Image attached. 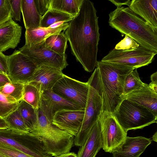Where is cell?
<instances>
[{
    "mask_svg": "<svg viewBox=\"0 0 157 157\" xmlns=\"http://www.w3.org/2000/svg\"><path fill=\"white\" fill-rule=\"evenodd\" d=\"M156 54L140 46L127 50L113 49L101 61L122 65L135 69L151 63Z\"/></svg>",
    "mask_w": 157,
    "mask_h": 157,
    "instance_id": "ba28073f",
    "label": "cell"
},
{
    "mask_svg": "<svg viewBox=\"0 0 157 157\" xmlns=\"http://www.w3.org/2000/svg\"><path fill=\"white\" fill-rule=\"evenodd\" d=\"M148 85L149 86L152 90L155 92L157 93V84L153 83L151 82Z\"/></svg>",
    "mask_w": 157,
    "mask_h": 157,
    "instance_id": "7bdbcfd3",
    "label": "cell"
},
{
    "mask_svg": "<svg viewBox=\"0 0 157 157\" xmlns=\"http://www.w3.org/2000/svg\"><path fill=\"white\" fill-rule=\"evenodd\" d=\"M62 71L46 65L38 66L31 81L28 83L38 88L41 92L51 89L56 82L64 75Z\"/></svg>",
    "mask_w": 157,
    "mask_h": 157,
    "instance_id": "9a60e30c",
    "label": "cell"
},
{
    "mask_svg": "<svg viewBox=\"0 0 157 157\" xmlns=\"http://www.w3.org/2000/svg\"><path fill=\"white\" fill-rule=\"evenodd\" d=\"M41 92L35 86L29 83L24 85L22 100L37 110L41 105Z\"/></svg>",
    "mask_w": 157,
    "mask_h": 157,
    "instance_id": "4316f807",
    "label": "cell"
},
{
    "mask_svg": "<svg viewBox=\"0 0 157 157\" xmlns=\"http://www.w3.org/2000/svg\"><path fill=\"white\" fill-rule=\"evenodd\" d=\"M157 132H156L154 133V135L152 136V140L155 141V142H157Z\"/></svg>",
    "mask_w": 157,
    "mask_h": 157,
    "instance_id": "ee69618b",
    "label": "cell"
},
{
    "mask_svg": "<svg viewBox=\"0 0 157 157\" xmlns=\"http://www.w3.org/2000/svg\"><path fill=\"white\" fill-rule=\"evenodd\" d=\"M36 7L40 14L42 16L49 10L51 0H34Z\"/></svg>",
    "mask_w": 157,
    "mask_h": 157,
    "instance_id": "d590c367",
    "label": "cell"
},
{
    "mask_svg": "<svg viewBox=\"0 0 157 157\" xmlns=\"http://www.w3.org/2000/svg\"><path fill=\"white\" fill-rule=\"evenodd\" d=\"M139 46L132 38L125 35L124 38L116 45L114 49L117 50H127L135 48Z\"/></svg>",
    "mask_w": 157,
    "mask_h": 157,
    "instance_id": "836d02e7",
    "label": "cell"
},
{
    "mask_svg": "<svg viewBox=\"0 0 157 157\" xmlns=\"http://www.w3.org/2000/svg\"><path fill=\"white\" fill-rule=\"evenodd\" d=\"M10 82L7 75L0 73V89L6 84Z\"/></svg>",
    "mask_w": 157,
    "mask_h": 157,
    "instance_id": "74e56055",
    "label": "cell"
},
{
    "mask_svg": "<svg viewBox=\"0 0 157 157\" xmlns=\"http://www.w3.org/2000/svg\"><path fill=\"white\" fill-rule=\"evenodd\" d=\"M0 145L13 147L32 157L52 156L47 152L41 140L30 132L0 129Z\"/></svg>",
    "mask_w": 157,
    "mask_h": 157,
    "instance_id": "8992f818",
    "label": "cell"
},
{
    "mask_svg": "<svg viewBox=\"0 0 157 157\" xmlns=\"http://www.w3.org/2000/svg\"><path fill=\"white\" fill-rule=\"evenodd\" d=\"M71 15L55 10L49 9L42 16L40 27L46 28L59 22H67L74 18Z\"/></svg>",
    "mask_w": 157,
    "mask_h": 157,
    "instance_id": "484cf974",
    "label": "cell"
},
{
    "mask_svg": "<svg viewBox=\"0 0 157 157\" xmlns=\"http://www.w3.org/2000/svg\"><path fill=\"white\" fill-rule=\"evenodd\" d=\"M0 155L4 157H32L17 149L0 145Z\"/></svg>",
    "mask_w": 157,
    "mask_h": 157,
    "instance_id": "d6a6232c",
    "label": "cell"
},
{
    "mask_svg": "<svg viewBox=\"0 0 157 157\" xmlns=\"http://www.w3.org/2000/svg\"><path fill=\"white\" fill-rule=\"evenodd\" d=\"M57 157H77V156L73 152H69L62 154Z\"/></svg>",
    "mask_w": 157,
    "mask_h": 157,
    "instance_id": "60d3db41",
    "label": "cell"
},
{
    "mask_svg": "<svg viewBox=\"0 0 157 157\" xmlns=\"http://www.w3.org/2000/svg\"><path fill=\"white\" fill-rule=\"evenodd\" d=\"M8 76L11 82L24 84L31 80L37 66L19 50L7 56Z\"/></svg>",
    "mask_w": 157,
    "mask_h": 157,
    "instance_id": "7c38bea8",
    "label": "cell"
},
{
    "mask_svg": "<svg viewBox=\"0 0 157 157\" xmlns=\"http://www.w3.org/2000/svg\"><path fill=\"white\" fill-rule=\"evenodd\" d=\"M128 7L157 30V0H132Z\"/></svg>",
    "mask_w": 157,
    "mask_h": 157,
    "instance_id": "ffe728a7",
    "label": "cell"
},
{
    "mask_svg": "<svg viewBox=\"0 0 157 157\" xmlns=\"http://www.w3.org/2000/svg\"><path fill=\"white\" fill-rule=\"evenodd\" d=\"M0 73L8 75L7 56L0 52Z\"/></svg>",
    "mask_w": 157,
    "mask_h": 157,
    "instance_id": "8d00e7d4",
    "label": "cell"
},
{
    "mask_svg": "<svg viewBox=\"0 0 157 157\" xmlns=\"http://www.w3.org/2000/svg\"><path fill=\"white\" fill-rule=\"evenodd\" d=\"M99 119L103 142L102 148L105 152L112 153L124 140L127 132L111 113L102 111Z\"/></svg>",
    "mask_w": 157,
    "mask_h": 157,
    "instance_id": "8fae6325",
    "label": "cell"
},
{
    "mask_svg": "<svg viewBox=\"0 0 157 157\" xmlns=\"http://www.w3.org/2000/svg\"><path fill=\"white\" fill-rule=\"evenodd\" d=\"M151 141V139L142 136H127L112 152L113 157H140Z\"/></svg>",
    "mask_w": 157,
    "mask_h": 157,
    "instance_id": "2e32d148",
    "label": "cell"
},
{
    "mask_svg": "<svg viewBox=\"0 0 157 157\" xmlns=\"http://www.w3.org/2000/svg\"><path fill=\"white\" fill-rule=\"evenodd\" d=\"M103 101V112L113 114L123 100L125 79L134 69L125 66L98 61Z\"/></svg>",
    "mask_w": 157,
    "mask_h": 157,
    "instance_id": "3957f363",
    "label": "cell"
},
{
    "mask_svg": "<svg viewBox=\"0 0 157 157\" xmlns=\"http://www.w3.org/2000/svg\"><path fill=\"white\" fill-rule=\"evenodd\" d=\"M21 27L12 18L0 25V52L16 48L20 43Z\"/></svg>",
    "mask_w": 157,
    "mask_h": 157,
    "instance_id": "e0dca14e",
    "label": "cell"
},
{
    "mask_svg": "<svg viewBox=\"0 0 157 157\" xmlns=\"http://www.w3.org/2000/svg\"><path fill=\"white\" fill-rule=\"evenodd\" d=\"M83 0H51L49 9L65 13L75 17L79 13Z\"/></svg>",
    "mask_w": 157,
    "mask_h": 157,
    "instance_id": "603a6c76",
    "label": "cell"
},
{
    "mask_svg": "<svg viewBox=\"0 0 157 157\" xmlns=\"http://www.w3.org/2000/svg\"><path fill=\"white\" fill-rule=\"evenodd\" d=\"M12 18L9 0H0V25Z\"/></svg>",
    "mask_w": 157,
    "mask_h": 157,
    "instance_id": "1f68e13d",
    "label": "cell"
},
{
    "mask_svg": "<svg viewBox=\"0 0 157 157\" xmlns=\"http://www.w3.org/2000/svg\"><path fill=\"white\" fill-rule=\"evenodd\" d=\"M19 50L37 66H49L62 71L68 65L66 55H61L51 50L46 46L44 40L31 46L24 45Z\"/></svg>",
    "mask_w": 157,
    "mask_h": 157,
    "instance_id": "30bf717a",
    "label": "cell"
},
{
    "mask_svg": "<svg viewBox=\"0 0 157 157\" xmlns=\"http://www.w3.org/2000/svg\"><path fill=\"white\" fill-rule=\"evenodd\" d=\"M69 23H64L58 26L46 28L26 29L25 33V45L31 46L39 43L49 36L58 33L65 30L68 26Z\"/></svg>",
    "mask_w": 157,
    "mask_h": 157,
    "instance_id": "44dd1931",
    "label": "cell"
},
{
    "mask_svg": "<svg viewBox=\"0 0 157 157\" xmlns=\"http://www.w3.org/2000/svg\"><path fill=\"white\" fill-rule=\"evenodd\" d=\"M102 146L99 118L92 126L83 144L79 149L77 157H95Z\"/></svg>",
    "mask_w": 157,
    "mask_h": 157,
    "instance_id": "d6986e66",
    "label": "cell"
},
{
    "mask_svg": "<svg viewBox=\"0 0 157 157\" xmlns=\"http://www.w3.org/2000/svg\"><path fill=\"white\" fill-rule=\"evenodd\" d=\"M109 1L111 2L113 4H114L117 6V7H119L122 6L123 5H127L128 6H129L131 1L128 0H110Z\"/></svg>",
    "mask_w": 157,
    "mask_h": 157,
    "instance_id": "f35d334b",
    "label": "cell"
},
{
    "mask_svg": "<svg viewBox=\"0 0 157 157\" xmlns=\"http://www.w3.org/2000/svg\"><path fill=\"white\" fill-rule=\"evenodd\" d=\"M67 40L63 32L51 35L44 40L46 46L54 52L65 55L67 47Z\"/></svg>",
    "mask_w": 157,
    "mask_h": 157,
    "instance_id": "d4e9b609",
    "label": "cell"
},
{
    "mask_svg": "<svg viewBox=\"0 0 157 157\" xmlns=\"http://www.w3.org/2000/svg\"><path fill=\"white\" fill-rule=\"evenodd\" d=\"M9 128V126L5 119L0 117V129Z\"/></svg>",
    "mask_w": 157,
    "mask_h": 157,
    "instance_id": "ab89813d",
    "label": "cell"
},
{
    "mask_svg": "<svg viewBox=\"0 0 157 157\" xmlns=\"http://www.w3.org/2000/svg\"><path fill=\"white\" fill-rule=\"evenodd\" d=\"M24 85L17 82L7 83L0 89V93L19 102L22 100Z\"/></svg>",
    "mask_w": 157,
    "mask_h": 157,
    "instance_id": "f546056e",
    "label": "cell"
},
{
    "mask_svg": "<svg viewBox=\"0 0 157 157\" xmlns=\"http://www.w3.org/2000/svg\"><path fill=\"white\" fill-rule=\"evenodd\" d=\"M98 17L94 3L83 0L79 13L69 22L65 35L72 54L86 71L96 66L100 34Z\"/></svg>",
    "mask_w": 157,
    "mask_h": 157,
    "instance_id": "6da1fadb",
    "label": "cell"
},
{
    "mask_svg": "<svg viewBox=\"0 0 157 157\" xmlns=\"http://www.w3.org/2000/svg\"><path fill=\"white\" fill-rule=\"evenodd\" d=\"M113 115L127 132L157 123V117L147 108L127 99L122 101Z\"/></svg>",
    "mask_w": 157,
    "mask_h": 157,
    "instance_id": "5b68a950",
    "label": "cell"
},
{
    "mask_svg": "<svg viewBox=\"0 0 157 157\" xmlns=\"http://www.w3.org/2000/svg\"><path fill=\"white\" fill-rule=\"evenodd\" d=\"M4 119L9 128L24 132H29L18 108Z\"/></svg>",
    "mask_w": 157,
    "mask_h": 157,
    "instance_id": "f1b7e54d",
    "label": "cell"
},
{
    "mask_svg": "<svg viewBox=\"0 0 157 157\" xmlns=\"http://www.w3.org/2000/svg\"><path fill=\"white\" fill-rule=\"evenodd\" d=\"M21 9L26 30L40 27L42 16L37 10L34 0H21Z\"/></svg>",
    "mask_w": 157,
    "mask_h": 157,
    "instance_id": "7402d4cb",
    "label": "cell"
},
{
    "mask_svg": "<svg viewBox=\"0 0 157 157\" xmlns=\"http://www.w3.org/2000/svg\"><path fill=\"white\" fill-rule=\"evenodd\" d=\"M85 115V109L63 110L56 112L52 123L74 137L79 132Z\"/></svg>",
    "mask_w": 157,
    "mask_h": 157,
    "instance_id": "4fadbf2b",
    "label": "cell"
},
{
    "mask_svg": "<svg viewBox=\"0 0 157 157\" xmlns=\"http://www.w3.org/2000/svg\"><path fill=\"white\" fill-rule=\"evenodd\" d=\"M19 102L0 93V117L4 118L17 109Z\"/></svg>",
    "mask_w": 157,
    "mask_h": 157,
    "instance_id": "4dcf8cb0",
    "label": "cell"
},
{
    "mask_svg": "<svg viewBox=\"0 0 157 157\" xmlns=\"http://www.w3.org/2000/svg\"><path fill=\"white\" fill-rule=\"evenodd\" d=\"M88 94L83 121L80 129L74 139V144L81 147L84 143L94 124L103 111L102 99L98 91L88 81Z\"/></svg>",
    "mask_w": 157,
    "mask_h": 157,
    "instance_id": "52a82bcc",
    "label": "cell"
},
{
    "mask_svg": "<svg viewBox=\"0 0 157 157\" xmlns=\"http://www.w3.org/2000/svg\"><path fill=\"white\" fill-rule=\"evenodd\" d=\"M11 8L12 18L13 20L21 21V0H9Z\"/></svg>",
    "mask_w": 157,
    "mask_h": 157,
    "instance_id": "e575fe53",
    "label": "cell"
},
{
    "mask_svg": "<svg viewBox=\"0 0 157 157\" xmlns=\"http://www.w3.org/2000/svg\"><path fill=\"white\" fill-rule=\"evenodd\" d=\"M37 114L36 127L30 132L41 140L47 152L52 156L57 157L70 152L74 144V136L53 124L40 106Z\"/></svg>",
    "mask_w": 157,
    "mask_h": 157,
    "instance_id": "277c9868",
    "label": "cell"
},
{
    "mask_svg": "<svg viewBox=\"0 0 157 157\" xmlns=\"http://www.w3.org/2000/svg\"><path fill=\"white\" fill-rule=\"evenodd\" d=\"M18 109L30 132L35 129L36 126L38 110L23 100L19 102Z\"/></svg>",
    "mask_w": 157,
    "mask_h": 157,
    "instance_id": "cb8c5ba5",
    "label": "cell"
},
{
    "mask_svg": "<svg viewBox=\"0 0 157 157\" xmlns=\"http://www.w3.org/2000/svg\"><path fill=\"white\" fill-rule=\"evenodd\" d=\"M109 25L133 39L140 46L157 54V30L129 7H117L109 14Z\"/></svg>",
    "mask_w": 157,
    "mask_h": 157,
    "instance_id": "7a4b0ae2",
    "label": "cell"
},
{
    "mask_svg": "<svg viewBox=\"0 0 157 157\" xmlns=\"http://www.w3.org/2000/svg\"><path fill=\"white\" fill-rule=\"evenodd\" d=\"M0 157H4L0 155Z\"/></svg>",
    "mask_w": 157,
    "mask_h": 157,
    "instance_id": "f6af8a7d",
    "label": "cell"
},
{
    "mask_svg": "<svg viewBox=\"0 0 157 157\" xmlns=\"http://www.w3.org/2000/svg\"><path fill=\"white\" fill-rule=\"evenodd\" d=\"M123 100L127 99L146 107L157 117V93L145 83L142 88L121 96Z\"/></svg>",
    "mask_w": 157,
    "mask_h": 157,
    "instance_id": "ac0fdd59",
    "label": "cell"
},
{
    "mask_svg": "<svg viewBox=\"0 0 157 157\" xmlns=\"http://www.w3.org/2000/svg\"><path fill=\"white\" fill-rule=\"evenodd\" d=\"M89 86L87 82H82L64 74L52 89L55 93L85 109Z\"/></svg>",
    "mask_w": 157,
    "mask_h": 157,
    "instance_id": "9c48e42d",
    "label": "cell"
},
{
    "mask_svg": "<svg viewBox=\"0 0 157 157\" xmlns=\"http://www.w3.org/2000/svg\"><path fill=\"white\" fill-rule=\"evenodd\" d=\"M145 84L141 80L137 69H134L126 77L123 95L128 94L142 88Z\"/></svg>",
    "mask_w": 157,
    "mask_h": 157,
    "instance_id": "83f0119b",
    "label": "cell"
},
{
    "mask_svg": "<svg viewBox=\"0 0 157 157\" xmlns=\"http://www.w3.org/2000/svg\"><path fill=\"white\" fill-rule=\"evenodd\" d=\"M40 107L51 121L54 114L57 112L82 109L78 105L55 93L52 89L41 92Z\"/></svg>",
    "mask_w": 157,
    "mask_h": 157,
    "instance_id": "5bb4252c",
    "label": "cell"
},
{
    "mask_svg": "<svg viewBox=\"0 0 157 157\" xmlns=\"http://www.w3.org/2000/svg\"><path fill=\"white\" fill-rule=\"evenodd\" d=\"M151 82L157 84V72L153 73L151 76Z\"/></svg>",
    "mask_w": 157,
    "mask_h": 157,
    "instance_id": "b9f144b4",
    "label": "cell"
}]
</instances>
